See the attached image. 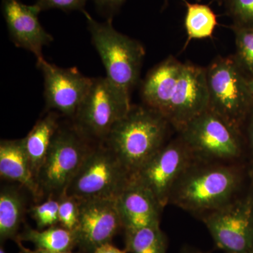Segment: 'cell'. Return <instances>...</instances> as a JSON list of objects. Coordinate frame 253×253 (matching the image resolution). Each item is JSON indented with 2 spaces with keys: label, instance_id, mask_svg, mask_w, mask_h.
<instances>
[{
  "label": "cell",
  "instance_id": "cell-1",
  "mask_svg": "<svg viewBox=\"0 0 253 253\" xmlns=\"http://www.w3.org/2000/svg\"><path fill=\"white\" fill-rule=\"evenodd\" d=\"M141 97L145 106L162 115L179 131L208 109L206 69L170 56L148 73Z\"/></svg>",
  "mask_w": 253,
  "mask_h": 253
},
{
  "label": "cell",
  "instance_id": "cell-2",
  "mask_svg": "<svg viewBox=\"0 0 253 253\" xmlns=\"http://www.w3.org/2000/svg\"><path fill=\"white\" fill-rule=\"evenodd\" d=\"M244 181L241 163L195 161L176 181L169 204L201 219L241 197Z\"/></svg>",
  "mask_w": 253,
  "mask_h": 253
},
{
  "label": "cell",
  "instance_id": "cell-3",
  "mask_svg": "<svg viewBox=\"0 0 253 253\" xmlns=\"http://www.w3.org/2000/svg\"><path fill=\"white\" fill-rule=\"evenodd\" d=\"M169 126L162 115L147 106H131L102 144L131 177L166 144Z\"/></svg>",
  "mask_w": 253,
  "mask_h": 253
},
{
  "label": "cell",
  "instance_id": "cell-4",
  "mask_svg": "<svg viewBox=\"0 0 253 253\" xmlns=\"http://www.w3.org/2000/svg\"><path fill=\"white\" fill-rule=\"evenodd\" d=\"M83 13L93 45L106 69V78L129 94L140 75L145 56L144 46L139 41L116 31L111 18L106 22L99 23L84 10Z\"/></svg>",
  "mask_w": 253,
  "mask_h": 253
},
{
  "label": "cell",
  "instance_id": "cell-5",
  "mask_svg": "<svg viewBox=\"0 0 253 253\" xmlns=\"http://www.w3.org/2000/svg\"><path fill=\"white\" fill-rule=\"evenodd\" d=\"M243 68L236 59L217 58L206 68L209 106L236 130L242 127L253 109V99Z\"/></svg>",
  "mask_w": 253,
  "mask_h": 253
},
{
  "label": "cell",
  "instance_id": "cell-6",
  "mask_svg": "<svg viewBox=\"0 0 253 253\" xmlns=\"http://www.w3.org/2000/svg\"><path fill=\"white\" fill-rule=\"evenodd\" d=\"M179 132L195 161L240 163L244 155L242 133L210 109L191 120Z\"/></svg>",
  "mask_w": 253,
  "mask_h": 253
},
{
  "label": "cell",
  "instance_id": "cell-7",
  "mask_svg": "<svg viewBox=\"0 0 253 253\" xmlns=\"http://www.w3.org/2000/svg\"><path fill=\"white\" fill-rule=\"evenodd\" d=\"M94 145L73 123L60 126L37 177L43 196L64 194Z\"/></svg>",
  "mask_w": 253,
  "mask_h": 253
},
{
  "label": "cell",
  "instance_id": "cell-8",
  "mask_svg": "<svg viewBox=\"0 0 253 253\" xmlns=\"http://www.w3.org/2000/svg\"><path fill=\"white\" fill-rule=\"evenodd\" d=\"M129 94L107 78H94L89 92L73 118V125L95 144H102L113 126L129 112Z\"/></svg>",
  "mask_w": 253,
  "mask_h": 253
},
{
  "label": "cell",
  "instance_id": "cell-9",
  "mask_svg": "<svg viewBox=\"0 0 253 253\" xmlns=\"http://www.w3.org/2000/svg\"><path fill=\"white\" fill-rule=\"evenodd\" d=\"M130 178L107 146L95 144L65 194L79 201L116 199Z\"/></svg>",
  "mask_w": 253,
  "mask_h": 253
},
{
  "label": "cell",
  "instance_id": "cell-10",
  "mask_svg": "<svg viewBox=\"0 0 253 253\" xmlns=\"http://www.w3.org/2000/svg\"><path fill=\"white\" fill-rule=\"evenodd\" d=\"M218 249L250 253L253 246V191L201 218Z\"/></svg>",
  "mask_w": 253,
  "mask_h": 253
},
{
  "label": "cell",
  "instance_id": "cell-11",
  "mask_svg": "<svg viewBox=\"0 0 253 253\" xmlns=\"http://www.w3.org/2000/svg\"><path fill=\"white\" fill-rule=\"evenodd\" d=\"M194 161L191 151L179 136L165 144L131 179L149 190L164 208L169 204L176 181Z\"/></svg>",
  "mask_w": 253,
  "mask_h": 253
},
{
  "label": "cell",
  "instance_id": "cell-12",
  "mask_svg": "<svg viewBox=\"0 0 253 253\" xmlns=\"http://www.w3.org/2000/svg\"><path fill=\"white\" fill-rule=\"evenodd\" d=\"M37 66L44 78L46 109L71 118L79 109L92 85L94 78L83 76L77 68H62L37 59Z\"/></svg>",
  "mask_w": 253,
  "mask_h": 253
},
{
  "label": "cell",
  "instance_id": "cell-13",
  "mask_svg": "<svg viewBox=\"0 0 253 253\" xmlns=\"http://www.w3.org/2000/svg\"><path fill=\"white\" fill-rule=\"evenodd\" d=\"M79 202V222L75 231L78 248L84 253H93L99 246L111 243L123 229L122 221L116 199L83 200Z\"/></svg>",
  "mask_w": 253,
  "mask_h": 253
},
{
  "label": "cell",
  "instance_id": "cell-14",
  "mask_svg": "<svg viewBox=\"0 0 253 253\" xmlns=\"http://www.w3.org/2000/svg\"><path fill=\"white\" fill-rule=\"evenodd\" d=\"M1 10L10 38L17 47L31 51L37 59L43 57L42 49L54 38L42 26L38 5H26L19 0H2Z\"/></svg>",
  "mask_w": 253,
  "mask_h": 253
},
{
  "label": "cell",
  "instance_id": "cell-15",
  "mask_svg": "<svg viewBox=\"0 0 253 253\" xmlns=\"http://www.w3.org/2000/svg\"><path fill=\"white\" fill-rule=\"evenodd\" d=\"M125 231L160 224L163 208L154 195L131 179L116 199Z\"/></svg>",
  "mask_w": 253,
  "mask_h": 253
},
{
  "label": "cell",
  "instance_id": "cell-16",
  "mask_svg": "<svg viewBox=\"0 0 253 253\" xmlns=\"http://www.w3.org/2000/svg\"><path fill=\"white\" fill-rule=\"evenodd\" d=\"M0 176L2 179L22 186L36 201L44 197L32 171L22 139L1 141Z\"/></svg>",
  "mask_w": 253,
  "mask_h": 253
},
{
  "label": "cell",
  "instance_id": "cell-17",
  "mask_svg": "<svg viewBox=\"0 0 253 253\" xmlns=\"http://www.w3.org/2000/svg\"><path fill=\"white\" fill-rule=\"evenodd\" d=\"M59 126V115L56 111H50L22 139L30 166L36 179Z\"/></svg>",
  "mask_w": 253,
  "mask_h": 253
},
{
  "label": "cell",
  "instance_id": "cell-18",
  "mask_svg": "<svg viewBox=\"0 0 253 253\" xmlns=\"http://www.w3.org/2000/svg\"><path fill=\"white\" fill-rule=\"evenodd\" d=\"M23 194L14 186H4L0 192V241L16 240L26 212Z\"/></svg>",
  "mask_w": 253,
  "mask_h": 253
},
{
  "label": "cell",
  "instance_id": "cell-19",
  "mask_svg": "<svg viewBox=\"0 0 253 253\" xmlns=\"http://www.w3.org/2000/svg\"><path fill=\"white\" fill-rule=\"evenodd\" d=\"M15 241H28L34 244L37 249L49 252H71L78 248L75 232L61 226H53L42 231L26 226Z\"/></svg>",
  "mask_w": 253,
  "mask_h": 253
},
{
  "label": "cell",
  "instance_id": "cell-20",
  "mask_svg": "<svg viewBox=\"0 0 253 253\" xmlns=\"http://www.w3.org/2000/svg\"><path fill=\"white\" fill-rule=\"evenodd\" d=\"M126 232V249L130 253H166L167 237L160 224Z\"/></svg>",
  "mask_w": 253,
  "mask_h": 253
},
{
  "label": "cell",
  "instance_id": "cell-21",
  "mask_svg": "<svg viewBox=\"0 0 253 253\" xmlns=\"http://www.w3.org/2000/svg\"><path fill=\"white\" fill-rule=\"evenodd\" d=\"M184 26L187 34V45L191 40L211 38L217 25V16L206 4L186 2Z\"/></svg>",
  "mask_w": 253,
  "mask_h": 253
},
{
  "label": "cell",
  "instance_id": "cell-22",
  "mask_svg": "<svg viewBox=\"0 0 253 253\" xmlns=\"http://www.w3.org/2000/svg\"><path fill=\"white\" fill-rule=\"evenodd\" d=\"M236 37V61L253 76V28L233 27Z\"/></svg>",
  "mask_w": 253,
  "mask_h": 253
},
{
  "label": "cell",
  "instance_id": "cell-23",
  "mask_svg": "<svg viewBox=\"0 0 253 253\" xmlns=\"http://www.w3.org/2000/svg\"><path fill=\"white\" fill-rule=\"evenodd\" d=\"M40 229L59 224V200L47 198L44 202L32 206L28 211Z\"/></svg>",
  "mask_w": 253,
  "mask_h": 253
},
{
  "label": "cell",
  "instance_id": "cell-24",
  "mask_svg": "<svg viewBox=\"0 0 253 253\" xmlns=\"http://www.w3.org/2000/svg\"><path fill=\"white\" fill-rule=\"evenodd\" d=\"M234 27L253 28V0H226Z\"/></svg>",
  "mask_w": 253,
  "mask_h": 253
},
{
  "label": "cell",
  "instance_id": "cell-25",
  "mask_svg": "<svg viewBox=\"0 0 253 253\" xmlns=\"http://www.w3.org/2000/svg\"><path fill=\"white\" fill-rule=\"evenodd\" d=\"M59 200V224L68 230L75 231L79 222L80 202L78 199L66 194Z\"/></svg>",
  "mask_w": 253,
  "mask_h": 253
},
{
  "label": "cell",
  "instance_id": "cell-26",
  "mask_svg": "<svg viewBox=\"0 0 253 253\" xmlns=\"http://www.w3.org/2000/svg\"><path fill=\"white\" fill-rule=\"evenodd\" d=\"M89 0H37L36 4L41 11L58 9L64 11L82 10Z\"/></svg>",
  "mask_w": 253,
  "mask_h": 253
},
{
  "label": "cell",
  "instance_id": "cell-27",
  "mask_svg": "<svg viewBox=\"0 0 253 253\" xmlns=\"http://www.w3.org/2000/svg\"><path fill=\"white\" fill-rule=\"evenodd\" d=\"M94 1L99 11L111 15L120 9L126 0H94Z\"/></svg>",
  "mask_w": 253,
  "mask_h": 253
},
{
  "label": "cell",
  "instance_id": "cell-28",
  "mask_svg": "<svg viewBox=\"0 0 253 253\" xmlns=\"http://www.w3.org/2000/svg\"><path fill=\"white\" fill-rule=\"evenodd\" d=\"M93 253H127L126 249L121 250L113 246L111 243L105 244L95 250Z\"/></svg>",
  "mask_w": 253,
  "mask_h": 253
},
{
  "label": "cell",
  "instance_id": "cell-29",
  "mask_svg": "<svg viewBox=\"0 0 253 253\" xmlns=\"http://www.w3.org/2000/svg\"><path fill=\"white\" fill-rule=\"evenodd\" d=\"M249 129H248V137H249V147L253 156V109L249 116Z\"/></svg>",
  "mask_w": 253,
  "mask_h": 253
},
{
  "label": "cell",
  "instance_id": "cell-30",
  "mask_svg": "<svg viewBox=\"0 0 253 253\" xmlns=\"http://www.w3.org/2000/svg\"><path fill=\"white\" fill-rule=\"evenodd\" d=\"M16 244H17L18 246V249H19L20 251H21V253H73L72 251L71 252H60V253H55V252H49V251H43V250L40 249H36V250H30L28 249H26V247L23 246L22 243L21 241H16Z\"/></svg>",
  "mask_w": 253,
  "mask_h": 253
},
{
  "label": "cell",
  "instance_id": "cell-31",
  "mask_svg": "<svg viewBox=\"0 0 253 253\" xmlns=\"http://www.w3.org/2000/svg\"><path fill=\"white\" fill-rule=\"evenodd\" d=\"M179 253H203L199 250L195 249L194 248L185 247L181 250V252Z\"/></svg>",
  "mask_w": 253,
  "mask_h": 253
},
{
  "label": "cell",
  "instance_id": "cell-32",
  "mask_svg": "<svg viewBox=\"0 0 253 253\" xmlns=\"http://www.w3.org/2000/svg\"><path fill=\"white\" fill-rule=\"evenodd\" d=\"M249 86L253 99V76L249 79Z\"/></svg>",
  "mask_w": 253,
  "mask_h": 253
},
{
  "label": "cell",
  "instance_id": "cell-33",
  "mask_svg": "<svg viewBox=\"0 0 253 253\" xmlns=\"http://www.w3.org/2000/svg\"><path fill=\"white\" fill-rule=\"evenodd\" d=\"M251 189H252L253 191V163L252 169H251Z\"/></svg>",
  "mask_w": 253,
  "mask_h": 253
},
{
  "label": "cell",
  "instance_id": "cell-34",
  "mask_svg": "<svg viewBox=\"0 0 253 253\" xmlns=\"http://www.w3.org/2000/svg\"><path fill=\"white\" fill-rule=\"evenodd\" d=\"M0 253H7L6 252V251H4V249H3L2 246H1V248H0Z\"/></svg>",
  "mask_w": 253,
  "mask_h": 253
},
{
  "label": "cell",
  "instance_id": "cell-35",
  "mask_svg": "<svg viewBox=\"0 0 253 253\" xmlns=\"http://www.w3.org/2000/svg\"><path fill=\"white\" fill-rule=\"evenodd\" d=\"M253 253V246L252 249H251V253Z\"/></svg>",
  "mask_w": 253,
  "mask_h": 253
},
{
  "label": "cell",
  "instance_id": "cell-36",
  "mask_svg": "<svg viewBox=\"0 0 253 253\" xmlns=\"http://www.w3.org/2000/svg\"><path fill=\"white\" fill-rule=\"evenodd\" d=\"M184 1H185V3L186 2V0H184Z\"/></svg>",
  "mask_w": 253,
  "mask_h": 253
}]
</instances>
